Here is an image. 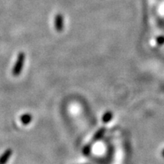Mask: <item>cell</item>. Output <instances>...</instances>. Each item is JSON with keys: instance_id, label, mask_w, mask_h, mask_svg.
<instances>
[{"instance_id": "1", "label": "cell", "mask_w": 164, "mask_h": 164, "mask_svg": "<svg viewBox=\"0 0 164 164\" xmlns=\"http://www.w3.org/2000/svg\"><path fill=\"white\" fill-rule=\"evenodd\" d=\"M24 60H25V54L23 53V52H20L18 56H17V62L13 69V75L15 76H17V75H20L23 68V66H24Z\"/></svg>"}, {"instance_id": "2", "label": "cell", "mask_w": 164, "mask_h": 164, "mask_svg": "<svg viewBox=\"0 0 164 164\" xmlns=\"http://www.w3.org/2000/svg\"><path fill=\"white\" fill-rule=\"evenodd\" d=\"M55 27L58 32L62 31L64 28V19L62 15H57L55 17Z\"/></svg>"}, {"instance_id": "3", "label": "cell", "mask_w": 164, "mask_h": 164, "mask_svg": "<svg viewBox=\"0 0 164 164\" xmlns=\"http://www.w3.org/2000/svg\"><path fill=\"white\" fill-rule=\"evenodd\" d=\"M106 131H107V129H106L105 127H101V128H99L97 131L95 132L94 135H93V142H96L100 141L103 137L104 134L106 133Z\"/></svg>"}, {"instance_id": "4", "label": "cell", "mask_w": 164, "mask_h": 164, "mask_svg": "<svg viewBox=\"0 0 164 164\" xmlns=\"http://www.w3.org/2000/svg\"><path fill=\"white\" fill-rule=\"evenodd\" d=\"M113 118V113L111 111H107L102 116V122L103 123H108Z\"/></svg>"}, {"instance_id": "5", "label": "cell", "mask_w": 164, "mask_h": 164, "mask_svg": "<svg viewBox=\"0 0 164 164\" xmlns=\"http://www.w3.org/2000/svg\"><path fill=\"white\" fill-rule=\"evenodd\" d=\"M11 154H12L11 150H8V151H6V152L4 153V154H3L2 156L1 157V158H0V164L6 163V162L8 161V159H9L10 156H11Z\"/></svg>"}, {"instance_id": "6", "label": "cell", "mask_w": 164, "mask_h": 164, "mask_svg": "<svg viewBox=\"0 0 164 164\" xmlns=\"http://www.w3.org/2000/svg\"><path fill=\"white\" fill-rule=\"evenodd\" d=\"M21 120H22V122L24 125H28L32 120V116L30 115V114H24L22 116Z\"/></svg>"}, {"instance_id": "7", "label": "cell", "mask_w": 164, "mask_h": 164, "mask_svg": "<svg viewBox=\"0 0 164 164\" xmlns=\"http://www.w3.org/2000/svg\"><path fill=\"white\" fill-rule=\"evenodd\" d=\"M91 146L90 144H87L86 146H84V147L83 148V154L84 156H88L91 153Z\"/></svg>"}, {"instance_id": "8", "label": "cell", "mask_w": 164, "mask_h": 164, "mask_svg": "<svg viewBox=\"0 0 164 164\" xmlns=\"http://www.w3.org/2000/svg\"><path fill=\"white\" fill-rule=\"evenodd\" d=\"M157 43L159 45H162V44L164 43V37L163 36H160V37H158L157 38Z\"/></svg>"}, {"instance_id": "9", "label": "cell", "mask_w": 164, "mask_h": 164, "mask_svg": "<svg viewBox=\"0 0 164 164\" xmlns=\"http://www.w3.org/2000/svg\"><path fill=\"white\" fill-rule=\"evenodd\" d=\"M162 156H163L164 157V149L163 150V151H162Z\"/></svg>"}]
</instances>
